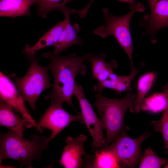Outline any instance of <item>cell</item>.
Listing matches in <instances>:
<instances>
[{"label":"cell","mask_w":168,"mask_h":168,"mask_svg":"<svg viewBox=\"0 0 168 168\" xmlns=\"http://www.w3.org/2000/svg\"><path fill=\"white\" fill-rule=\"evenodd\" d=\"M77 121L84 124L81 114L74 115L66 111L62 104H50L37 123L36 130L42 133L43 128L50 130L52 133L49 137L50 141L53 140L71 123Z\"/></svg>","instance_id":"cell-8"},{"label":"cell","mask_w":168,"mask_h":168,"mask_svg":"<svg viewBox=\"0 0 168 168\" xmlns=\"http://www.w3.org/2000/svg\"><path fill=\"white\" fill-rule=\"evenodd\" d=\"M60 11L64 15L65 25L58 40L53 46L54 50L53 53L56 55L73 45L83 44L82 39L78 35L80 30L79 25L77 23L72 25L70 20V15L77 13V11L65 6Z\"/></svg>","instance_id":"cell-11"},{"label":"cell","mask_w":168,"mask_h":168,"mask_svg":"<svg viewBox=\"0 0 168 168\" xmlns=\"http://www.w3.org/2000/svg\"><path fill=\"white\" fill-rule=\"evenodd\" d=\"M150 14L145 16L139 23L145 29L144 35H149L156 42V34L161 29L168 26V0H147Z\"/></svg>","instance_id":"cell-9"},{"label":"cell","mask_w":168,"mask_h":168,"mask_svg":"<svg viewBox=\"0 0 168 168\" xmlns=\"http://www.w3.org/2000/svg\"><path fill=\"white\" fill-rule=\"evenodd\" d=\"M65 25L64 20L54 26L40 37L34 45L30 46L26 44L22 52L27 58L35 57L36 52L46 47L54 46L58 40Z\"/></svg>","instance_id":"cell-14"},{"label":"cell","mask_w":168,"mask_h":168,"mask_svg":"<svg viewBox=\"0 0 168 168\" xmlns=\"http://www.w3.org/2000/svg\"><path fill=\"white\" fill-rule=\"evenodd\" d=\"M95 0H90L87 5L83 8L77 11V13L78 14L79 17L82 19H84L87 14L88 11L92 3ZM121 2L128 3L130 5V8L131 10L133 9L137 4L135 0H118Z\"/></svg>","instance_id":"cell-23"},{"label":"cell","mask_w":168,"mask_h":168,"mask_svg":"<svg viewBox=\"0 0 168 168\" xmlns=\"http://www.w3.org/2000/svg\"><path fill=\"white\" fill-rule=\"evenodd\" d=\"M36 2V0H0V16H30V8Z\"/></svg>","instance_id":"cell-16"},{"label":"cell","mask_w":168,"mask_h":168,"mask_svg":"<svg viewBox=\"0 0 168 168\" xmlns=\"http://www.w3.org/2000/svg\"><path fill=\"white\" fill-rule=\"evenodd\" d=\"M0 98L13 107L23 116L27 118L37 127V123L33 118L25 105V101L19 91L7 75L0 72Z\"/></svg>","instance_id":"cell-10"},{"label":"cell","mask_w":168,"mask_h":168,"mask_svg":"<svg viewBox=\"0 0 168 168\" xmlns=\"http://www.w3.org/2000/svg\"><path fill=\"white\" fill-rule=\"evenodd\" d=\"M74 95L77 98L81 110V115L85 124L93 139L92 152L102 147L105 143L103 131L105 128L102 119L99 118L91 105L86 97L82 86L76 82Z\"/></svg>","instance_id":"cell-7"},{"label":"cell","mask_w":168,"mask_h":168,"mask_svg":"<svg viewBox=\"0 0 168 168\" xmlns=\"http://www.w3.org/2000/svg\"><path fill=\"white\" fill-rule=\"evenodd\" d=\"M95 96L96 101L92 105L97 108L106 130L104 147L114 141L123 129L129 130L124 123V116L128 109L134 112L136 95L132 90L128 91L125 96L120 99L107 97L101 92H96Z\"/></svg>","instance_id":"cell-3"},{"label":"cell","mask_w":168,"mask_h":168,"mask_svg":"<svg viewBox=\"0 0 168 168\" xmlns=\"http://www.w3.org/2000/svg\"><path fill=\"white\" fill-rule=\"evenodd\" d=\"M128 13L121 16H116L109 13V10H103L105 26H101L93 31L94 33L102 38L108 36H113L119 45L127 54L131 66H133L132 58L133 47L130 29L131 18L136 12H143L145 10L144 5L138 3L135 7Z\"/></svg>","instance_id":"cell-4"},{"label":"cell","mask_w":168,"mask_h":168,"mask_svg":"<svg viewBox=\"0 0 168 168\" xmlns=\"http://www.w3.org/2000/svg\"><path fill=\"white\" fill-rule=\"evenodd\" d=\"M167 160L157 155L150 147L145 149L141 159L139 168H160Z\"/></svg>","instance_id":"cell-21"},{"label":"cell","mask_w":168,"mask_h":168,"mask_svg":"<svg viewBox=\"0 0 168 168\" xmlns=\"http://www.w3.org/2000/svg\"><path fill=\"white\" fill-rule=\"evenodd\" d=\"M30 62L29 69L26 74L20 78L14 74L9 75L25 101L35 110V104L40 95L45 90L52 88L48 74V66L39 64L35 57L28 58Z\"/></svg>","instance_id":"cell-5"},{"label":"cell","mask_w":168,"mask_h":168,"mask_svg":"<svg viewBox=\"0 0 168 168\" xmlns=\"http://www.w3.org/2000/svg\"><path fill=\"white\" fill-rule=\"evenodd\" d=\"M95 153L92 158L91 162L88 167L99 168H120L114 156L110 152L102 148H99L93 152Z\"/></svg>","instance_id":"cell-19"},{"label":"cell","mask_w":168,"mask_h":168,"mask_svg":"<svg viewBox=\"0 0 168 168\" xmlns=\"http://www.w3.org/2000/svg\"><path fill=\"white\" fill-rule=\"evenodd\" d=\"M156 77L155 72H147L138 77L134 108V112L138 113L144 104L145 97L152 87Z\"/></svg>","instance_id":"cell-17"},{"label":"cell","mask_w":168,"mask_h":168,"mask_svg":"<svg viewBox=\"0 0 168 168\" xmlns=\"http://www.w3.org/2000/svg\"><path fill=\"white\" fill-rule=\"evenodd\" d=\"M4 101H0V125L23 136L26 128L35 127L27 118Z\"/></svg>","instance_id":"cell-13"},{"label":"cell","mask_w":168,"mask_h":168,"mask_svg":"<svg viewBox=\"0 0 168 168\" xmlns=\"http://www.w3.org/2000/svg\"><path fill=\"white\" fill-rule=\"evenodd\" d=\"M162 92L166 98L167 105L161 119L159 120L152 121L150 124L154 126L155 132H159L161 134L164 140V148L168 152V91L165 90Z\"/></svg>","instance_id":"cell-22"},{"label":"cell","mask_w":168,"mask_h":168,"mask_svg":"<svg viewBox=\"0 0 168 168\" xmlns=\"http://www.w3.org/2000/svg\"><path fill=\"white\" fill-rule=\"evenodd\" d=\"M77 0H36V11L38 14L45 18L53 11L60 10L68 3Z\"/></svg>","instance_id":"cell-20"},{"label":"cell","mask_w":168,"mask_h":168,"mask_svg":"<svg viewBox=\"0 0 168 168\" xmlns=\"http://www.w3.org/2000/svg\"><path fill=\"white\" fill-rule=\"evenodd\" d=\"M106 58V54L101 52L98 55L93 54L88 60L91 64L92 78L97 80L98 82L108 79L110 75L114 72V69L118 67L116 60H112L107 62Z\"/></svg>","instance_id":"cell-15"},{"label":"cell","mask_w":168,"mask_h":168,"mask_svg":"<svg viewBox=\"0 0 168 168\" xmlns=\"http://www.w3.org/2000/svg\"><path fill=\"white\" fill-rule=\"evenodd\" d=\"M164 167L165 168H168V162L167 163Z\"/></svg>","instance_id":"cell-24"},{"label":"cell","mask_w":168,"mask_h":168,"mask_svg":"<svg viewBox=\"0 0 168 168\" xmlns=\"http://www.w3.org/2000/svg\"><path fill=\"white\" fill-rule=\"evenodd\" d=\"M127 130L126 128L123 129L119 136L111 144L101 148L111 152L121 167L136 168L143 153L141 149V144L152 133L146 132L137 138H132L127 133Z\"/></svg>","instance_id":"cell-6"},{"label":"cell","mask_w":168,"mask_h":168,"mask_svg":"<svg viewBox=\"0 0 168 168\" xmlns=\"http://www.w3.org/2000/svg\"><path fill=\"white\" fill-rule=\"evenodd\" d=\"M49 137L30 135L28 139L12 131L1 132L0 135V164L3 160L11 159L18 161L20 167L33 168L34 160L41 159L42 153L48 145Z\"/></svg>","instance_id":"cell-2"},{"label":"cell","mask_w":168,"mask_h":168,"mask_svg":"<svg viewBox=\"0 0 168 168\" xmlns=\"http://www.w3.org/2000/svg\"><path fill=\"white\" fill-rule=\"evenodd\" d=\"M93 54L90 52L77 56L76 54L72 53L60 56L49 52H42V57L50 60L48 67L53 76L52 90L45 96L46 100L50 101V104H62L66 102L77 114H79L72 100L76 83L75 79L77 75L84 76L86 74L87 68L85 63Z\"/></svg>","instance_id":"cell-1"},{"label":"cell","mask_w":168,"mask_h":168,"mask_svg":"<svg viewBox=\"0 0 168 168\" xmlns=\"http://www.w3.org/2000/svg\"><path fill=\"white\" fill-rule=\"evenodd\" d=\"M88 137L81 134L76 138L70 136L66 138L67 145L63 148L59 162L65 168H77L81 166L83 161L82 156L86 155L84 144Z\"/></svg>","instance_id":"cell-12"},{"label":"cell","mask_w":168,"mask_h":168,"mask_svg":"<svg viewBox=\"0 0 168 168\" xmlns=\"http://www.w3.org/2000/svg\"><path fill=\"white\" fill-rule=\"evenodd\" d=\"M144 63L142 62L139 68H136L134 66H131V71L128 75L126 76H119L114 72L110 75L109 78L115 82V89L114 90L116 93L121 94L126 91H132V82L135 77L138 75L140 70L144 66Z\"/></svg>","instance_id":"cell-18"}]
</instances>
